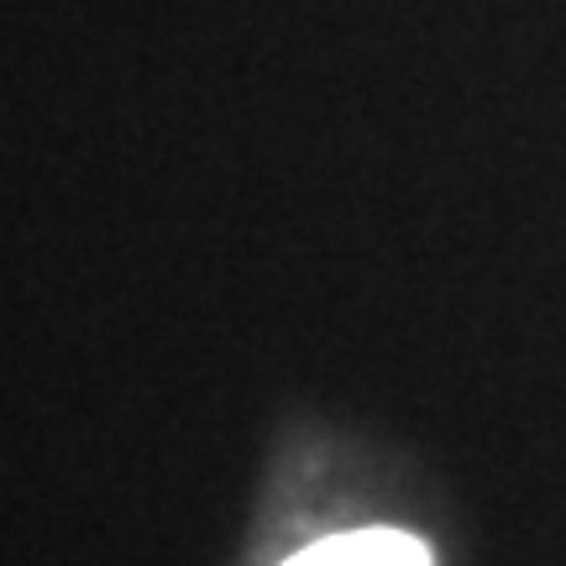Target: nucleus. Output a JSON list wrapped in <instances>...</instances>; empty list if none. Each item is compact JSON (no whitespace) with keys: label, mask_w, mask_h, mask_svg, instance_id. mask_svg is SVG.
Instances as JSON below:
<instances>
[{"label":"nucleus","mask_w":566,"mask_h":566,"mask_svg":"<svg viewBox=\"0 0 566 566\" xmlns=\"http://www.w3.org/2000/svg\"><path fill=\"white\" fill-rule=\"evenodd\" d=\"M283 566H430V546L405 530H352L304 546Z\"/></svg>","instance_id":"1"}]
</instances>
